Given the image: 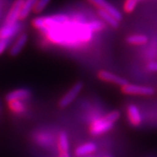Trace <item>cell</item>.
<instances>
[{
	"mask_svg": "<svg viewBox=\"0 0 157 157\" xmlns=\"http://www.w3.org/2000/svg\"><path fill=\"white\" fill-rule=\"evenodd\" d=\"M44 33L52 43L62 45L75 46L89 42L92 39V32L86 24L83 25L71 20Z\"/></svg>",
	"mask_w": 157,
	"mask_h": 157,
	"instance_id": "cell-1",
	"label": "cell"
},
{
	"mask_svg": "<svg viewBox=\"0 0 157 157\" xmlns=\"http://www.w3.org/2000/svg\"><path fill=\"white\" fill-rule=\"evenodd\" d=\"M121 117V113L115 110L108 113L101 118L94 119L89 127L90 134L92 135H101L110 131L113 128V124Z\"/></svg>",
	"mask_w": 157,
	"mask_h": 157,
	"instance_id": "cell-2",
	"label": "cell"
},
{
	"mask_svg": "<svg viewBox=\"0 0 157 157\" xmlns=\"http://www.w3.org/2000/svg\"><path fill=\"white\" fill-rule=\"evenodd\" d=\"M70 21V18L67 15L59 14L50 17H39L34 18L33 21V25L36 29L45 33L49 30L56 28L59 25H62Z\"/></svg>",
	"mask_w": 157,
	"mask_h": 157,
	"instance_id": "cell-3",
	"label": "cell"
},
{
	"mask_svg": "<svg viewBox=\"0 0 157 157\" xmlns=\"http://www.w3.org/2000/svg\"><path fill=\"white\" fill-rule=\"evenodd\" d=\"M121 92L125 94H128V95L139 96H151L155 93V89L149 86L128 84V83L121 86Z\"/></svg>",
	"mask_w": 157,
	"mask_h": 157,
	"instance_id": "cell-4",
	"label": "cell"
},
{
	"mask_svg": "<svg viewBox=\"0 0 157 157\" xmlns=\"http://www.w3.org/2000/svg\"><path fill=\"white\" fill-rule=\"evenodd\" d=\"M83 88V83L82 82H77L75 85H73V86L68 90L67 93H66L61 100L59 102V106L61 108L68 107L72 102H73L77 96L79 94V93L81 92V90Z\"/></svg>",
	"mask_w": 157,
	"mask_h": 157,
	"instance_id": "cell-5",
	"label": "cell"
},
{
	"mask_svg": "<svg viewBox=\"0 0 157 157\" xmlns=\"http://www.w3.org/2000/svg\"><path fill=\"white\" fill-rule=\"evenodd\" d=\"M87 1L90 2L91 4H93L94 6H97L99 9L104 10L108 12L109 14H111L113 17L115 19H117L119 22L122 19L121 12L119 11L116 7H114L110 3L107 2V0H87Z\"/></svg>",
	"mask_w": 157,
	"mask_h": 157,
	"instance_id": "cell-6",
	"label": "cell"
},
{
	"mask_svg": "<svg viewBox=\"0 0 157 157\" xmlns=\"http://www.w3.org/2000/svg\"><path fill=\"white\" fill-rule=\"evenodd\" d=\"M98 77L100 79L105 81V82H109V83H113V84L118 85L121 86H123L126 84H128L127 79H125L122 77L119 76L117 74L107 72L105 70H101L98 73Z\"/></svg>",
	"mask_w": 157,
	"mask_h": 157,
	"instance_id": "cell-7",
	"label": "cell"
},
{
	"mask_svg": "<svg viewBox=\"0 0 157 157\" xmlns=\"http://www.w3.org/2000/svg\"><path fill=\"white\" fill-rule=\"evenodd\" d=\"M25 0H16L11 7V9L9 11L7 17L6 19V24H13L17 23V21L19 19L20 13L22 10L23 4Z\"/></svg>",
	"mask_w": 157,
	"mask_h": 157,
	"instance_id": "cell-8",
	"label": "cell"
},
{
	"mask_svg": "<svg viewBox=\"0 0 157 157\" xmlns=\"http://www.w3.org/2000/svg\"><path fill=\"white\" fill-rule=\"evenodd\" d=\"M127 114H128V119L129 122L134 127H138L141 124L142 119L140 113L138 109V107L135 105H129L127 110Z\"/></svg>",
	"mask_w": 157,
	"mask_h": 157,
	"instance_id": "cell-9",
	"label": "cell"
},
{
	"mask_svg": "<svg viewBox=\"0 0 157 157\" xmlns=\"http://www.w3.org/2000/svg\"><path fill=\"white\" fill-rule=\"evenodd\" d=\"M19 24H6L0 28V39H10L19 31Z\"/></svg>",
	"mask_w": 157,
	"mask_h": 157,
	"instance_id": "cell-10",
	"label": "cell"
},
{
	"mask_svg": "<svg viewBox=\"0 0 157 157\" xmlns=\"http://www.w3.org/2000/svg\"><path fill=\"white\" fill-rule=\"evenodd\" d=\"M30 96H31V92L29 90L21 88L9 93L6 95V100L7 102L11 101H25L30 98Z\"/></svg>",
	"mask_w": 157,
	"mask_h": 157,
	"instance_id": "cell-11",
	"label": "cell"
},
{
	"mask_svg": "<svg viewBox=\"0 0 157 157\" xmlns=\"http://www.w3.org/2000/svg\"><path fill=\"white\" fill-rule=\"evenodd\" d=\"M27 39H28L27 34L23 33L19 35V37L15 41V43L11 46V50H10V54L11 56H17V54L20 53V52L23 50V47L26 44Z\"/></svg>",
	"mask_w": 157,
	"mask_h": 157,
	"instance_id": "cell-12",
	"label": "cell"
},
{
	"mask_svg": "<svg viewBox=\"0 0 157 157\" xmlns=\"http://www.w3.org/2000/svg\"><path fill=\"white\" fill-rule=\"evenodd\" d=\"M96 149H97V146L94 142H86V143H84V144L78 146L75 149L74 153H75V155L77 157H83L95 152Z\"/></svg>",
	"mask_w": 157,
	"mask_h": 157,
	"instance_id": "cell-13",
	"label": "cell"
},
{
	"mask_svg": "<svg viewBox=\"0 0 157 157\" xmlns=\"http://www.w3.org/2000/svg\"><path fill=\"white\" fill-rule=\"evenodd\" d=\"M58 150L59 153L69 152V140L67 135L65 132H61L58 138Z\"/></svg>",
	"mask_w": 157,
	"mask_h": 157,
	"instance_id": "cell-14",
	"label": "cell"
},
{
	"mask_svg": "<svg viewBox=\"0 0 157 157\" xmlns=\"http://www.w3.org/2000/svg\"><path fill=\"white\" fill-rule=\"evenodd\" d=\"M36 2H37V0H25L24 1L19 19L24 20L28 17L30 12L32 11V10H33V7L36 4Z\"/></svg>",
	"mask_w": 157,
	"mask_h": 157,
	"instance_id": "cell-15",
	"label": "cell"
},
{
	"mask_svg": "<svg viewBox=\"0 0 157 157\" xmlns=\"http://www.w3.org/2000/svg\"><path fill=\"white\" fill-rule=\"evenodd\" d=\"M98 13H99L100 17H101L105 22H107L110 26H112L113 28H117L118 26H119V21H118L117 19H115L114 17H113L111 14H109L108 12H107L106 11H104V10L99 9Z\"/></svg>",
	"mask_w": 157,
	"mask_h": 157,
	"instance_id": "cell-16",
	"label": "cell"
},
{
	"mask_svg": "<svg viewBox=\"0 0 157 157\" xmlns=\"http://www.w3.org/2000/svg\"><path fill=\"white\" fill-rule=\"evenodd\" d=\"M147 37L143 34H134L127 38V41L130 45H140L143 44H146L147 42Z\"/></svg>",
	"mask_w": 157,
	"mask_h": 157,
	"instance_id": "cell-17",
	"label": "cell"
},
{
	"mask_svg": "<svg viewBox=\"0 0 157 157\" xmlns=\"http://www.w3.org/2000/svg\"><path fill=\"white\" fill-rule=\"evenodd\" d=\"M7 103L10 110L14 113H21L25 110V104L23 101H11Z\"/></svg>",
	"mask_w": 157,
	"mask_h": 157,
	"instance_id": "cell-18",
	"label": "cell"
},
{
	"mask_svg": "<svg viewBox=\"0 0 157 157\" xmlns=\"http://www.w3.org/2000/svg\"><path fill=\"white\" fill-rule=\"evenodd\" d=\"M51 0H37L36 4L33 7V11L35 13H40L46 8V6L49 5Z\"/></svg>",
	"mask_w": 157,
	"mask_h": 157,
	"instance_id": "cell-19",
	"label": "cell"
},
{
	"mask_svg": "<svg viewBox=\"0 0 157 157\" xmlns=\"http://www.w3.org/2000/svg\"><path fill=\"white\" fill-rule=\"evenodd\" d=\"M86 25H87L88 29L92 33H94V32H100V31H101L102 29L105 27L104 24L101 21H99V20H95V21H92V22L87 23Z\"/></svg>",
	"mask_w": 157,
	"mask_h": 157,
	"instance_id": "cell-20",
	"label": "cell"
},
{
	"mask_svg": "<svg viewBox=\"0 0 157 157\" xmlns=\"http://www.w3.org/2000/svg\"><path fill=\"white\" fill-rule=\"evenodd\" d=\"M138 4V0H126L124 4V11L127 13H130L134 11Z\"/></svg>",
	"mask_w": 157,
	"mask_h": 157,
	"instance_id": "cell-21",
	"label": "cell"
},
{
	"mask_svg": "<svg viewBox=\"0 0 157 157\" xmlns=\"http://www.w3.org/2000/svg\"><path fill=\"white\" fill-rule=\"evenodd\" d=\"M10 45V39H0V55L4 53V52L8 48Z\"/></svg>",
	"mask_w": 157,
	"mask_h": 157,
	"instance_id": "cell-22",
	"label": "cell"
},
{
	"mask_svg": "<svg viewBox=\"0 0 157 157\" xmlns=\"http://www.w3.org/2000/svg\"><path fill=\"white\" fill-rule=\"evenodd\" d=\"M147 69L151 72H157V62H151L147 65Z\"/></svg>",
	"mask_w": 157,
	"mask_h": 157,
	"instance_id": "cell-23",
	"label": "cell"
},
{
	"mask_svg": "<svg viewBox=\"0 0 157 157\" xmlns=\"http://www.w3.org/2000/svg\"><path fill=\"white\" fill-rule=\"evenodd\" d=\"M58 157H71L69 152H64V153H59V156Z\"/></svg>",
	"mask_w": 157,
	"mask_h": 157,
	"instance_id": "cell-24",
	"label": "cell"
},
{
	"mask_svg": "<svg viewBox=\"0 0 157 157\" xmlns=\"http://www.w3.org/2000/svg\"><path fill=\"white\" fill-rule=\"evenodd\" d=\"M106 157H110V156H106Z\"/></svg>",
	"mask_w": 157,
	"mask_h": 157,
	"instance_id": "cell-25",
	"label": "cell"
}]
</instances>
